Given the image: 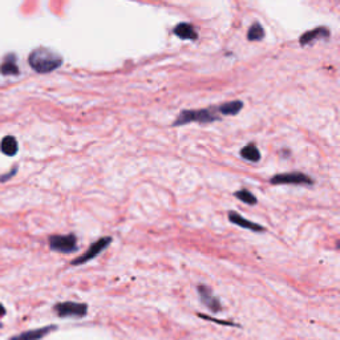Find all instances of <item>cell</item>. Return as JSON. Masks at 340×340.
I'll return each mask as SVG.
<instances>
[{
  "mask_svg": "<svg viewBox=\"0 0 340 340\" xmlns=\"http://www.w3.org/2000/svg\"><path fill=\"white\" fill-rule=\"evenodd\" d=\"M234 196L237 197L238 200L242 201V202H244V204H247V205L257 204V197H255L251 192L246 190V189L238 190V192L234 193Z\"/></svg>",
  "mask_w": 340,
  "mask_h": 340,
  "instance_id": "cell-17",
  "label": "cell"
},
{
  "mask_svg": "<svg viewBox=\"0 0 340 340\" xmlns=\"http://www.w3.org/2000/svg\"><path fill=\"white\" fill-rule=\"evenodd\" d=\"M53 311L60 318H77L81 319L88 314V306L77 302H63L53 306Z\"/></svg>",
  "mask_w": 340,
  "mask_h": 340,
  "instance_id": "cell-4",
  "label": "cell"
},
{
  "mask_svg": "<svg viewBox=\"0 0 340 340\" xmlns=\"http://www.w3.org/2000/svg\"><path fill=\"white\" fill-rule=\"evenodd\" d=\"M4 314H6V310H4L3 304H0V318H2V316H4Z\"/></svg>",
  "mask_w": 340,
  "mask_h": 340,
  "instance_id": "cell-19",
  "label": "cell"
},
{
  "mask_svg": "<svg viewBox=\"0 0 340 340\" xmlns=\"http://www.w3.org/2000/svg\"><path fill=\"white\" fill-rule=\"evenodd\" d=\"M270 182L273 185H287V184H292V185H312L314 181L312 178H310L307 174L300 173V172H290V173H279L275 174L274 177H271Z\"/></svg>",
  "mask_w": 340,
  "mask_h": 340,
  "instance_id": "cell-6",
  "label": "cell"
},
{
  "mask_svg": "<svg viewBox=\"0 0 340 340\" xmlns=\"http://www.w3.org/2000/svg\"><path fill=\"white\" fill-rule=\"evenodd\" d=\"M198 316H200L201 319H204V320H207V322H213V323H218V324H222V325H233V327H235V323L233 322H227V320H218V319H214L211 318V316H209V315H205V314H198Z\"/></svg>",
  "mask_w": 340,
  "mask_h": 340,
  "instance_id": "cell-18",
  "label": "cell"
},
{
  "mask_svg": "<svg viewBox=\"0 0 340 340\" xmlns=\"http://www.w3.org/2000/svg\"><path fill=\"white\" fill-rule=\"evenodd\" d=\"M63 64L61 56L48 48H37L30 55V65L39 73H49Z\"/></svg>",
  "mask_w": 340,
  "mask_h": 340,
  "instance_id": "cell-1",
  "label": "cell"
},
{
  "mask_svg": "<svg viewBox=\"0 0 340 340\" xmlns=\"http://www.w3.org/2000/svg\"><path fill=\"white\" fill-rule=\"evenodd\" d=\"M49 247L52 251L61 254H72L77 251V238L74 234L68 235H51L49 237Z\"/></svg>",
  "mask_w": 340,
  "mask_h": 340,
  "instance_id": "cell-3",
  "label": "cell"
},
{
  "mask_svg": "<svg viewBox=\"0 0 340 340\" xmlns=\"http://www.w3.org/2000/svg\"><path fill=\"white\" fill-rule=\"evenodd\" d=\"M0 149L6 155H15L18 152V142H16L15 137H4L2 140V144H0Z\"/></svg>",
  "mask_w": 340,
  "mask_h": 340,
  "instance_id": "cell-13",
  "label": "cell"
},
{
  "mask_svg": "<svg viewBox=\"0 0 340 340\" xmlns=\"http://www.w3.org/2000/svg\"><path fill=\"white\" fill-rule=\"evenodd\" d=\"M240 155H242L244 159L250 161V162H258L259 159H261V153H259L258 148H257L254 144L246 145V146L240 150Z\"/></svg>",
  "mask_w": 340,
  "mask_h": 340,
  "instance_id": "cell-15",
  "label": "cell"
},
{
  "mask_svg": "<svg viewBox=\"0 0 340 340\" xmlns=\"http://www.w3.org/2000/svg\"><path fill=\"white\" fill-rule=\"evenodd\" d=\"M174 34L177 35L180 39H182V40H196L198 37L196 30L189 23H180V24H177L174 27Z\"/></svg>",
  "mask_w": 340,
  "mask_h": 340,
  "instance_id": "cell-11",
  "label": "cell"
},
{
  "mask_svg": "<svg viewBox=\"0 0 340 340\" xmlns=\"http://www.w3.org/2000/svg\"><path fill=\"white\" fill-rule=\"evenodd\" d=\"M0 72L6 76L8 74H18L19 69L18 65H16V57L14 55L12 56H7L6 59H4L3 64H2V67H0Z\"/></svg>",
  "mask_w": 340,
  "mask_h": 340,
  "instance_id": "cell-14",
  "label": "cell"
},
{
  "mask_svg": "<svg viewBox=\"0 0 340 340\" xmlns=\"http://www.w3.org/2000/svg\"><path fill=\"white\" fill-rule=\"evenodd\" d=\"M227 217H229V221L231 222V223L239 226V227H243V229L251 230L254 233H263V231L266 230L263 226L258 225V223H255V222L248 221V219H246L244 217H242V215H240L239 213H237V211H229Z\"/></svg>",
  "mask_w": 340,
  "mask_h": 340,
  "instance_id": "cell-8",
  "label": "cell"
},
{
  "mask_svg": "<svg viewBox=\"0 0 340 340\" xmlns=\"http://www.w3.org/2000/svg\"><path fill=\"white\" fill-rule=\"evenodd\" d=\"M329 37V30L327 27H318L315 30L307 31L306 34H303L300 36L299 43L300 45H307L312 43L315 40H319V39H328Z\"/></svg>",
  "mask_w": 340,
  "mask_h": 340,
  "instance_id": "cell-10",
  "label": "cell"
},
{
  "mask_svg": "<svg viewBox=\"0 0 340 340\" xmlns=\"http://www.w3.org/2000/svg\"><path fill=\"white\" fill-rule=\"evenodd\" d=\"M263 36H265V31H263V27L259 24V23H254L250 30L247 32V39L250 41H258L262 40Z\"/></svg>",
  "mask_w": 340,
  "mask_h": 340,
  "instance_id": "cell-16",
  "label": "cell"
},
{
  "mask_svg": "<svg viewBox=\"0 0 340 340\" xmlns=\"http://www.w3.org/2000/svg\"><path fill=\"white\" fill-rule=\"evenodd\" d=\"M197 292L200 295L201 303L204 304L205 307H207L211 312H221L222 311V303L219 298L214 295L213 290L206 285H198L197 286Z\"/></svg>",
  "mask_w": 340,
  "mask_h": 340,
  "instance_id": "cell-7",
  "label": "cell"
},
{
  "mask_svg": "<svg viewBox=\"0 0 340 340\" xmlns=\"http://www.w3.org/2000/svg\"><path fill=\"white\" fill-rule=\"evenodd\" d=\"M218 115H214L210 109H198V111H182L177 119L174 120L173 126L186 125L190 122H201V124H209V122L219 120Z\"/></svg>",
  "mask_w": 340,
  "mask_h": 340,
  "instance_id": "cell-2",
  "label": "cell"
},
{
  "mask_svg": "<svg viewBox=\"0 0 340 340\" xmlns=\"http://www.w3.org/2000/svg\"><path fill=\"white\" fill-rule=\"evenodd\" d=\"M56 328H57L56 325H47V327H41V328L30 329V331H26V332L19 333L16 336L11 337V340H41L43 337L49 335L52 331H55Z\"/></svg>",
  "mask_w": 340,
  "mask_h": 340,
  "instance_id": "cell-9",
  "label": "cell"
},
{
  "mask_svg": "<svg viewBox=\"0 0 340 340\" xmlns=\"http://www.w3.org/2000/svg\"><path fill=\"white\" fill-rule=\"evenodd\" d=\"M336 248H339V250H340V240H337V242H336Z\"/></svg>",
  "mask_w": 340,
  "mask_h": 340,
  "instance_id": "cell-20",
  "label": "cell"
},
{
  "mask_svg": "<svg viewBox=\"0 0 340 340\" xmlns=\"http://www.w3.org/2000/svg\"><path fill=\"white\" fill-rule=\"evenodd\" d=\"M111 243H112L111 237L100 238V239L96 240V242H93L84 254L78 255L77 258H74L73 261L70 262V265H72V266H80V265H84L85 262H89L91 259L96 258L97 255H100L105 248L109 247V244Z\"/></svg>",
  "mask_w": 340,
  "mask_h": 340,
  "instance_id": "cell-5",
  "label": "cell"
},
{
  "mask_svg": "<svg viewBox=\"0 0 340 340\" xmlns=\"http://www.w3.org/2000/svg\"><path fill=\"white\" fill-rule=\"evenodd\" d=\"M242 108H243V103L240 100H234V101H229V103L222 104L221 107L218 108L219 113L222 115H229V116H235L238 115L240 111H242Z\"/></svg>",
  "mask_w": 340,
  "mask_h": 340,
  "instance_id": "cell-12",
  "label": "cell"
}]
</instances>
